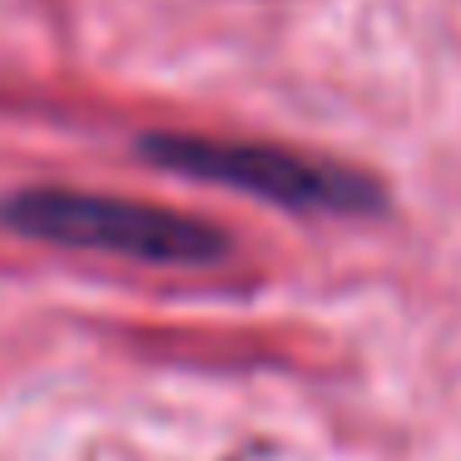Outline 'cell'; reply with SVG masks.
Segmentation results:
<instances>
[{
  "label": "cell",
  "mask_w": 461,
  "mask_h": 461,
  "mask_svg": "<svg viewBox=\"0 0 461 461\" xmlns=\"http://www.w3.org/2000/svg\"><path fill=\"white\" fill-rule=\"evenodd\" d=\"M0 223L25 239L90 249L140 263H213L223 258V229L194 213L85 189H21L0 203Z\"/></svg>",
  "instance_id": "6da1fadb"
},
{
  "label": "cell",
  "mask_w": 461,
  "mask_h": 461,
  "mask_svg": "<svg viewBox=\"0 0 461 461\" xmlns=\"http://www.w3.org/2000/svg\"><path fill=\"white\" fill-rule=\"evenodd\" d=\"M144 159L159 169L189 174L203 184H229L249 189L268 203L288 209H332V213H362L377 209L382 189L367 174L348 164H322L308 154L278 149V144H239V140H194V134H149L140 144Z\"/></svg>",
  "instance_id": "7a4b0ae2"
}]
</instances>
